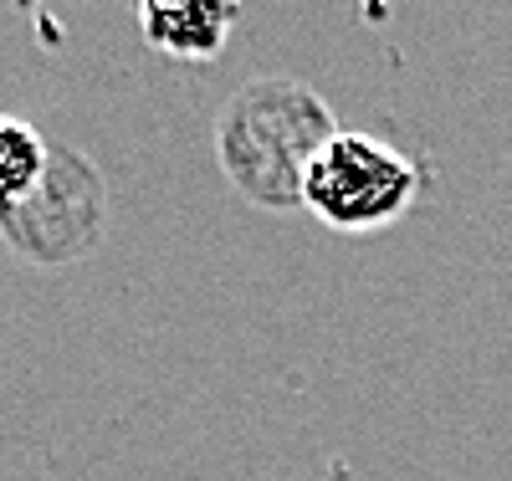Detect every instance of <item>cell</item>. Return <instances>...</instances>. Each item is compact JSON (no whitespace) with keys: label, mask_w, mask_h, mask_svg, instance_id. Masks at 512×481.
I'll use <instances>...</instances> for the list:
<instances>
[{"label":"cell","mask_w":512,"mask_h":481,"mask_svg":"<svg viewBox=\"0 0 512 481\" xmlns=\"http://www.w3.org/2000/svg\"><path fill=\"white\" fill-rule=\"evenodd\" d=\"M52 149L36 128L16 113H0V221H11L16 210L36 200V190L47 185Z\"/></svg>","instance_id":"obj_4"},{"label":"cell","mask_w":512,"mask_h":481,"mask_svg":"<svg viewBox=\"0 0 512 481\" xmlns=\"http://www.w3.org/2000/svg\"><path fill=\"white\" fill-rule=\"evenodd\" d=\"M338 134L333 113L303 82L256 77L221 113V164L231 185L262 205H303V174L313 154Z\"/></svg>","instance_id":"obj_1"},{"label":"cell","mask_w":512,"mask_h":481,"mask_svg":"<svg viewBox=\"0 0 512 481\" xmlns=\"http://www.w3.org/2000/svg\"><path fill=\"white\" fill-rule=\"evenodd\" d=\"M241 21V0H139V31L175 62H216Z\"/></svg>","instance_id":"obj_3"},{"label":"cell","mask_w":512,"mask_h":481,"mask_svg":"<svg viewBox=\"0 0 512 481\" xmlns=\"http://www.w3.org/2000/svg\"><path fill=\"white\" fill-rule=\"evenodd\" d=\"M415 185L420 174L395 144L338 128L303 174V205L333 231H374L410 210Z\"/></svg>","instance_id":"obj_2"}]
</instances>
